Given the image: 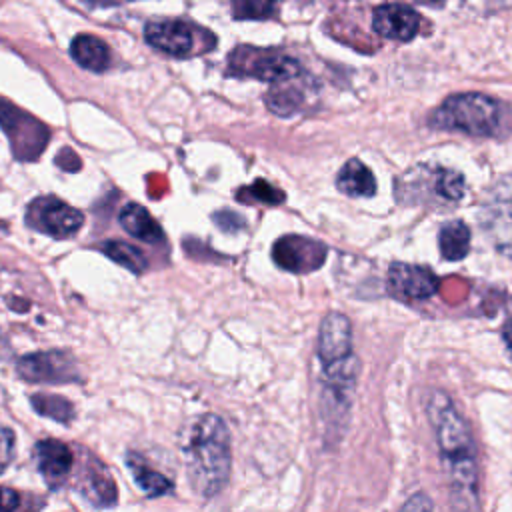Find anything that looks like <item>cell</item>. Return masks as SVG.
<instances>
[{
    "label": "cell",
    "mask_w": 512,
    "mask_h": 512,
    "mask_svg": "<svg viewBox=\"0 0 512 512\" xmlns=\"http://www.w3.org/2000/svg\"><path fill=\"white\" fill-rule=\"evenodd\" d=\"M426 414L448 478L452 508L478 510V460L466 418L442 390L430 392L426 400Z\"/></svg>",
    "instance_id": "cell-1"
},
{
    "label": "cell",
    "mask_w": 512,
    "mask_h": 512,
    "mask_svg": "<svg viewBox=\"0 0 512 512\" xmlns=\"http://www.w3.org/2000/svg\"><path fill=\"white\" fill-rule=\"evenodd\" d=\"M182 454L190 488L200 498L218 496L230 478V432L218 414L194 418L182 438Z\"/></svg>",
    "instance_id": "cell-2"
},
{
    "label": "cell",
    "mask_w": 512,
    "mask_h": 512,
    "mask_svg": "<svg viewBox=\"0 0 512 512\" xmlns=\"http://www.w3.org/2000/svg\"><path fill=\"white\" fill-rule=\"evenodd\" d=\"M428 122L438 130L480 138H502L512 130V112L504 102L488 94L462 92L448 96L432 112Z\"/></svg>",
    "instance_id": "cell-3"
},
{
    "label": "cell",
    "mask_w": 512,
    "mask_h": 512,
    "mask_svg": "<svg viewBox=\"0 0 512 512\" xmlns=\"http://www.w3.org/2000/svg\"><path fill=\"white\" fill-rule=\"evenodd\" d=\"M228 72L234 76L256 78L270 84L304 74L300 62L288 54L272 48H256L244 44L230 52Z\"/></svg>",
    "instance_id": "cell-4"
},
{
    "label": "cell",
    "mask_w": 512,
    "mask_h": 512,
    "mask_svg": "<svg viewBox=\"0 0 512 512\" xmlns=\"http://www.w3.org/2000/svg\"><path fill=\"white\" fill-rule=\"evenodd\" d=\"M480 228L492 248L512 258V172L496 180L480 206Z\"/></svg>",
    "instance_id": "cell-5"
},
{
    "label": "cell",
    "mask_w": 512,
    "mask_h": 512,
    "mask_svg": "<svg viewBox=\"0 0 512 512\" xmlns=\"http://www.w3.org/2000/svg\"><path fill=\"white\" fill-rule=\"evenodd\" d=\"M144 36L156 50L178 58L206 52L216 44L208 30L184 20H154L146 24Z\"/></svg>",
    "instance_id": "cell-6"
},
{
    "label": "cell",
    "mask_w": 512,
    "mask_h": 512,
    "mask_svg": "<svg viewBox=\"0 0 512 512\" xmlns=\"http://www.w3.org/2000/svg\"><path fill=\"white\" fill-rule=\"evenodd\" d=\"M0 126L10 140L12 154L24 162L38 158L50 140V130L40 120L4 98H0Z\"/></svg>",
    "instance_id": "cell-7"
},
{
    "label": "cell",
    "mask_w": 512,
    "mask_h": 512,
    "mask_svg": "<svg viewBox=\"0 0 512 512\" xmlns=\"http://www.w3.org/2000/svg\"><path fill=\"white\" fill-rule=\"evenodd\" d=\"M84 222V214L56 196H40L26 208V224L56 240L74 236Z\"/></svg>",
    "instance_id": "cell-8"
},
{
    "label": "cell",
    "mask_w": 512,
    "mask_h": 512,
    "mask_svg": "<svg viewBox=\"0 0 512 512\" xmlns=\"http://www.w3.org/2000/svg\"><path fill=\"white\" fill-rule=\"evenodd\" d=\"M326 254L328 248L324 242L302 234L280 236L272 246L274 264L292 274H308L318 270L326 262Z\"/></svg>",
    "instance_id": "cell-9"
},
{
    "label": "cell",
    "mask_w": 512,
    "mask_h": 512,
    "mask_svg": "<svg viewBox=\"0 0 512 512\" xmlns=\"http://www.w3.org/2000/svg\"><path fill=\"white\" fill-rule=\"evenodd\" d=\"M16 370L28 382L64 384V382L80 380L76 360L64 350L34 352V354L22 356L16 364Z\"/></svg>",
    "instance_id": "cell-10"
},
{
    "label": "cell",
    "mask_w": 512,
    "mask_h": 512,
    "mask_svg": "<svg viewBox=\"0 0 512 512\" xmlns=\"http://www.w3.org/2000/svg\"><path fill=\"white\" fill-rule=\"evenodd\" d=\"M388 290L400 300H426L438 292V278L422 264L392 262L386 274Z\"/></svg>",
    "instance_id": "cell-11"
},
{
    "label": "cell",
    "mask_w": 512,
    "mask_h": 512,
    "mask_svg": "<svg viewBox=\"0 0 512 512\" xmlns=\"http://www.w3.org/2000/svg\"><path fill=\"white\" fill-rule=\"evenodd\" d=\"M352 356V324L342 312H328L318 330V358L322 366Z\"/></svg>",
    "instance_id": "cell-12"
},
{
    "label": "cell",
    "mask_w": 512,
    "mask_h": 512,
    "mask_svg": "<svg viewBox=\"0 0 512 512\" xmlns=\"http://www.w3.org/2000/svg\"><path fill=\"white\" fill-rule=\"evenodd\" d=\"M76 488L82 498L94 508H110L118 500V490L108 468L98 460L88 456L76 476Z\"/></svg>",
    "instance_id": "cell-13"
},
{
    "label": "cell",
    "mask_w": 512,
    "mask_h": 512,
    "mask_svg": "<svg viewBox=\"0 0 512 512\" xmlns=\"http://www.w3.org/2000/svg\"><path fill=\"white\" fill-rule=\"evenodd\" d=\"M422 18L420 14L402 4H384L378 6L372 14V28L378 36L398 40V42H408L420 32Z\"/></svg>",
    "instance_id": "cell-14"
},
{
    "label": "cell",
    "mask_w": 512,
    "mask_h": 512,
    "mask_svg": "<svg viewBox=\"0 0 512 512\" xmlns=\"http://www.w3.org/2000/svg\"><path fill=\"white\" fill-rule=\"evenodd\" d=\"M424 180L428 182V192L422 198V204L434 206H452L458 204L466 194V180L460 172L444 166H420Z\"/></svg>",
    "instance_id": "cell-15"
},
{
    "label": "cell",
    "mask_w": 512,
    "mask_h": 512,
    "mask_svg": "<svg viewBox=\"0 0 512 512\" xmlns=\"http://www.w3.org/2000/svg\"><path fill=\"white\" fill-rule=\"evenodd\" d=\"M34 460H36L38 472L42 474L46 484L52 488H58L66 480V476L72 472V466H74V454L68 448V444L54 438L36 442Z\"/></svg>",
    "instance_id": "cell-16"
},
{
    "label": "cell",
    "mask_w": 512,
    "mask_h": 512,
    "mask_svg": "<svg viewBox=\"0 0 512 512\" xmlns=\"http://www.w3.org/2000/svg\"><path fill=\"white\" fill-rule=\"evenodd\" d=\"M336 188L350 198H370L376 194V178L362 160L350 158L338 170Z\"/></svg>",
    "instance_id": "cell-17"
},
{
    "label": "cell",
    "mask_w": 512,
    "mask_h": 512,
    "mask_svg": "<svg viewBox=\"0 0 512 512\" xmlns=\"http://www.w3.org/2000/svg\"><path fill=\"white\" fill-rule=\"evenodd\" d=\"M302 76L288 78V80H282V82H274L270 86V90L266 94V106L276 116L288 118V116L296 114L302 108V104L306 102V92H304V88L300 84Z\"/></svg>",
    "instance_id": "cell-18"
},
{
    "label": "cell",
    "mask_w": 512,
    "mask_h": 512,
    "mask_svg": "<svg viewBox=\"0 0 512 512\" xmlns=\"http://www.w3.org/2000/svg\"><path fill=\"white\" fill-rule=\"evenodd\" d=\"M122 228L138 238V240H144V242H150V244H158V242H164V232L160 228V224L154 220V216L142 208L140 204L136 202H130L126 204L122 210H120V216H118Z\"/></svg>",
    "instance_id": "cell-19"
},
{
    "label": "cell",
    "mask_w": 512,
    "mask_h": 512,
    "mask_svg": "<svg viewBox=\"0 0 512 512\" xmlns=\"http://www.w3.org/2000/svg\"><path fill=\"white\" fill-rule=\"evenodd\" d=\"M70 56L90 72H104L110 66V50L104 40L92 34H80L70 44Z\"/></svg>",
    "instance_id": "cell-20"
},
{
    "label": "cell",
    "mask_w": 512,
    "mask_h": 512,
    "mask_svg": "<svg viewBox=\"0 0 512 512\" xmlns=\"http://www.w3.org/2000/svg\"><path fill=\"white\" fill-rule=\"evenodd\" d=\"M438 248L444 260L456 262L470 252V228L462 220H450L438 230Z\"/></svg>",
    "instance_id": "cell-21"
},
{
    "label": "cell",
    "mask_w": 512,
    "mask_h": 512,
    "mask_svg": "<svg viewBox=\"0 0 512 512\" xmlns=\"http://www.w3.org/2000/svg\"><path fill=\"white\" fill-rule=\"evenodd\" d=\"M126 464H128V470H130V474H132L136 486H138L148 498H158V496H164V494L172 492V488H174L172 482H170L164 474L152 470L138 454L130 452V454L126 456Z\"/></svg>",
    "instance_id": "cell-22"
},
{
    "label": "cell",
    "mask_w": 512,
    "mask_h": 512,
    "mask_svg": "<svg viewBox=\"0 0 512 512\" xmlns=\"http://www.w3.org/2000/svg\"><path fill=\"white\" fill-rule=\"evenodd\" d=\"M102 252L108 258H112L116 264L128 268L134 274H142L146 270V266H148L146 254L138 246L122 242V240H106L102 244Z\"/></svg>",
    "instance_id": "cell-23"
},
{
    "label": "cell",
    "mask_w": 512,
    "mask_h": 512,
    "mask_svg": "<svg viewBox=\"0 0 512 512\" xmlns=\"http://www.w3.org/2000/svg\"><path fill=\"white\" fill-rule=\"evenodd\" d=\"M30 404L32 408L40 414V416H46V418H52L56 422H62V424H68L72 422L74 418V406L68 398L64 396H58V394H44V392H38L34 396H30Z\"/></svg>",
    "instance_id": "cell-24"
},
{
    "label": "cell",
    "mask_w": 512,
    "mask_h": 512,
    "mask_svg": "<svg viewBox=\"0 0 512 512\" xmlns=\"http://www.w3.org/2000/svg\"><path fill=\"white\" fill-rule=\"evenodd\" d=\"M236 198L240 202H246V204H254V202H260V204H266V206H278L284 202V192L274 188L270 182L266 180H256L252 182L250 186H242L236 194Z\"/></svg>",
    "instance_id": "cell-25"
},
{
    "label": "cell",
    "mask_w": 512,
    "mask_h": 512,
    "mask_svg": "<svg viewBox=\"0 0 512 512\" xmlns=\"http://www.w3.org/2000/svg\"><path fill=\"white\" fill-rule=\"evenodd\" d=\"M234 18L238 20H262L274 14V0H230Z\"/></svg>",
    "instance_id": "cell-26"
},
{
    "label": "cell",
    "mask_w": 512,
    "mask_h": 512,
    "mask_svg": "<svg viewBox=\"0 0 512 512\" xmlns=\"http://www.w3.org/2000/svg\"><path fill=\"white\" fill-rule=\"evenodd\" d=\"M16 436L10 428H0V472L14 460Z\"/></svg>",
    "instance_id": "cell-27"
},
{
    "label": "cell",
    "mask_w": 512,
    "mask_h": 512,
    "mask_svg": "<svg viewBox=\"0 0 512 512\" xmlns=\"http://www.w3.org/2000/svg\"><path fill=\"white\" fill-rule=\"evenodd\" d=\"M214 222L226 230V232H236L240 228H244V218L236 212H230V210H222V212H216L214 214Z\"/></svg>",
    "instance_id": "cell-28"
},
{
    "label": "cell",
    "mask_w": 512,
    "mask_h": 512,
    "mask_svg": "<svg viewBox=\"0 0 512 512\" xmlns=\"http://www.w3.org/2000/svg\"><path fill=\"white\" fill-rule=\"evenodd\" d=\"M20 506V494L12 488L0 486V510H16Z\"/></svg>",
    "instance_id": "cell-29"
},
{
    "label": "cell",
    "mask_w": 512,
    "mask_h": 512,
    "mask_svg": "<svg viewBox=\"0 0 512 512\" xmlns=\"http://www.w3.org/2000/svg\"><path fill=\"white\" fill-rule=\"evenodd\" d=\"M502 338H504V344L508 346V350L512 352V320H508L502 328Z\"/></svg>",
    "instance_id": "cell-30"
},
{
    "label": "cell",
    "mask_w": 512,
    "mask_h": 512,
    "mask_svg": "<svg viewBox=\"0 0 512 512\" xmlns=\"http://www.w3.org/2000/svg\"><path fill=\"white\" fill-rule=\"evenodd\" d=\"M416 506H420V508H424V506H426V508H432V504H430L422 494H418L416 500H410V502L404 504V508H416Z\"/></svg>",
    "instance_id": "cell-31"
},
{
    "label": "cell",
    "mask_w": 512,
    "mask_h": 512,
    "mask_svg": "<svg viewBox=\"0 0 512 512\" xmlns=\"http://www.w3.org/2000/svg\"><path fill=\"white\" fill-rule=\"evenodd\" d=\"M432 2H440V0H432Z\"/></svg>",
    "instance_id": "cell-32"
},
{
    "label": "cell",
    "mask_w": 512,
    "mask_h": 512,
    "mask_svg": "<svg viewBox=\"0 0 512 512\" xmlns=\"http://www.w3.org/2000/svg\"><path fill=\"white\" fill-rule=\"evenodd\" d=\"M500 2H508V0H500Z\"/></svg>",
    "instance_id": "cell-33"
},
{
    "label": "cell",
    "mask_w": 512,
    "mask_h": 512,
    "mask_svg": "<svg viewBox=\"0 0 512 512\" xmlns=\"http://www.w3.org/2000/svg\"><path fill=\"white\" fill-rule=\"evenodd\" d=\"M274 2H276V0H274Z\"/></svg>",
    "instance_id": "cell-34"
}]
</instances>
